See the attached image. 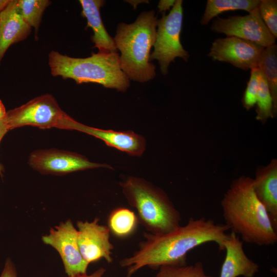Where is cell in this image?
<instances>
[{
    "label": "cell",
    "mask_w": 277,
    "mask_h": 277,
    "mask_svg": "<svg viewBox=\"0 0 277 277\" xmlns=\"http://www.w3.org/2000/svg\"><path fill=\"white\" fill-rule=\"evenodd\" d=\"M228 230L225 224L216 223L212 219L190 217L185 225L166 233L145 232L138 249L122 259L120 265L127 268V277L145 266L157 269L164 265H185L188 252L204 243L215 242L220 250H224Z\"/></svg>",
    "instance_id": "6da1fadb"
},
{
    "label": "cell",
    "mask_w": 277,
    "mask_h": 277,
    "mask_svg": "<svg viewBox=\"0 0 277 277\" xmlns=\"http://www.w3.org/2000/svg\"><path fill=\"white\" fill-rule=\"evenodd\" d=\"M221 206L225 224L243 241L259 246L276 243L277 229L255 193L253 179L242 176L235 180Z\"/></svg>",
    "instance_id": "7a4b0ae2"
},
{
    "label": "cell",
    "mask_w": 277,
    "mask_h": 277,
    "mask_svg": "<svg viewBox=\"0 0 277 277\" xmlns=\"http://www.w3.org/2000/svg\"><path fill=\"white\" fill-rule=\"evenodd\" d=\"M157 19L153 10L141 13L131 24H118L113 38L120 52V66L129 80L141 83L155 76V66L150 61L155 41Z\"/></svg>",
    "instance_id": "3957f363"
},
{
    "label": "cell",
    "mask_w": 277,
    "mask_h": 277,
    "mask_svg": "<svg viewBox=\"0 0 277 277\" xmlns=\"http://www.w3.org/2000/svg\"><path fill=\"white\" fill-rule=\"evenodd\" d=\"M48 64L53 76L73 80L76 84L94 83L107 88L125 92L130 86L122 71L117 52L92 53L86 58H75L52 50Z\"/></svg>",
    "instance_id": "277c9868"
},
{
    "label": "cell",
    "mask_w": 277,
    "mask_h": 277,
    "mask_svg": "<svg viewBox=\"0 0 277 277\" xmlns=\"http://www.w3.org/2000/svg\"><path fill=\"white\" fill-rule=\"evenodd\" d=\"M120 185L128 203L136 210L138 223L149 233L164 234L180 226V212L162 190L134 176Z\"/></svg>",
    "instance_id": "5b68a950"
},
{
    "label": "cell",
    "mask_w": 277,
    "mask_h": 277,
    "mask_svg": "<svg viewBox=\"0 0 277 277\" xmlns=\"http://www.w3.org/2000/svg\"><path fill=\"white\" fill-rule=\"evenodd\" d=\"M183 1L176 0L170 12L164 13L157 19L154 50L150 54V61H158L162 74L168 73L171 62L176 57H181L187 62L190 56L181 43L180 36L183 22Z\"/></svg>",
    "instance_id": "8992f818"
},
{
    "label": "cell",
    "mask_w": 277,
    "mask_h": 277,
    "mask_svg": "<svg viewBox=\"0 0 277 277\" xmlns=\"http://www.w3.org/2000/svg\"><path fill=\"white\" fill-rule=\"evenodd\" d=\"M67 114L55 98L46 93L8 110L5 118L9 130L25 126L62 129Z\"/></svg>",
    "instance_id": "52a82bcc"
},
{
    "label": "cell",
    "mask_w": 277,
    "mask_h": 277,
    "mask_svg": "<svg viewBox=\"0 0 277 277\" xmlns=\"http://www.w3.org/2000/svg\"><path fill=\"white\" fill-rule=\"evenodd\" d=\"M42 241L57 251L67 276L87 273L89 264L82 256L77 242V230L71 220L52 228L42 237Z\"/></svg>",
    "instance_id": "ba28073f"
},
{
    "label": "cell",
    "mask_w": 277,
    "mask_h": 277,
    "mask_svg": "<svg viewBox=\"0 0 277 277\" xmlns=\"http://www.w3.org/2000/svg\"><path fill=\"white\" fill-rule=\"evenodd\" d=\"M31 168L42 174L64 175L95 168H111L109 165L92 162L85 156L56 148L39 149L29 155Z\"/></svg>",
    "instance_id": "9c48e42d"
},
{
    "label": "cell",
    "mask_w": 277,
    "mask_h": 277,
    "mask_svg": "<svg viewBox=\"0 0 277 277\" xmlns=\"http://www.w3.org/2000/svg\"><path fill=\"white\" fill-rule=\"evenodd\" d=\"M212 31L235 36L256 43L265 48L275 44V38L262 20L258 8L245 16L217 17L210 26Z\"/></svg>",
    "instance_id": "30bf717a"
},
{
    "label": "cell",
    "mask_w": 277,
    "mask_h": 277,
    "mask_svg": "<svg viewBox=\"0 0 277 277\" xmlns=\"http://www.w3.org/2000/svg\"><path fill=\"white\" fill-rule=\"evenodd\" d=\"M265 47L235 36L215 39L208 56L213 61L227 62L233 66L248 70L257 68Z\"/></svg>",
    "instance_id": "8fae6325"
},
{
    "label": "cell",
    "mask_w": 277,
    "mask_h": 277,
    "mask_svg": "<svg viewBox=\"0 0 277 277\" xmlns=\"http://www.w3.org/2000/svg\"><path fill=\"white\" fill-rule=\"evenodd\" d=\"M99 220L95 217L91 222L78 221L76 223L80 250L89 264L101 259L108 263L113 261L114 247L110 241V230L108 226L100 224Z\"/></svg>",
    "instance_id": "7c38bea8"
},
{
    "label": "cell",
    "mask_w": 277,
    "mask_h": 277,
    "mask_svg": "<svg viewBox=\"0 0 277 277\" xmlns=\"http://www.w3.org/2000/svg\"><path fill=\"white\" fill-rule=\"evenodd\" d=\"M62 129L77 130L92 135L104 141L107 146L131 155L141 156L145 149L144 138L131 131H115L91 127L76 121L68 114Z\"/></svg>",
    "instance_id": "4fadbf2b"
},
{
    "label": "cell",
    "mask_w": 277,
    "mask_h": 277,
    "mask_svg": "<svg viewBox=\"0 0 277 277\" xmlns=\"http://www.w3.org/2000/svg\"><path fill=\"white\" fill-rule=\"evenodd\" d=\"M243 242L231 232L223 242L226 256L220 277H253L259 271V265L250 259L243 249Z\"/></svg>",
    "instance_id": "5bb4252c"
},
{
    "label": "cell",
    "mask_w": 277,
    "mask_h": 277,
    "mask_svg": "<svg viewBox=\"0 0 277 277\" xmlns=\"http://www.w3.org/2000/svg\"><path fill=\"white\" fill-rule=\"evenodd\" d=\"M17 1L10 0L0 13V65L8 48L25 39L31 32L18 12Z\"/></svg>",
    "instance_id": "9a60e30c"
},
{
    "label": "cell",
    "mask_w": 277,
    "mask_h": 277,
    "mask_svg": "<svg viewBox=\"0 0 277 277\" xmlns=\"http://www.w3.org/2000/svg\"><path fill=\"white\" fill-rule=\"evenodd\" d=\"M255 193L266 208L274 227L277 229V166L274 160L257 171L253 179Z\"/></svg>",
    "instance_id": "2e32d148"
},
{
    "label": "cell",
    "mask_w": 277,
    "mask_h": 277,
    "mask_svg": "<svg viewBox=\"0 0 277 277\" xmlns=\"http://www.w3.org/2000/svg\"><path fill=\"white\" fill-rule=\"evenodd\" d=\"M82 8V15L86 18L87 27H91L93 32L91 40L94 44L93 48L98 52H116V47L113 39L108 33L102 22L100 9L105 1L103 0H80Z\"/></svg>",
    "instance_id": "e0dca14e"
},
{
    "label": "cell",
    "mask_w": 277,
    "mask_h": 277,
    "mask_svg": "<svg viewBox=\"0 0 277 277\" xmlns=\"http://www.w3.org/2000/svg\"><path fill=\"white\" fill-rule=\"evenodd\" d=\"M260 0H208L201 24L207 25L219 14L228 11L243 10L249 13L258 8Z\"/></svg>",
    "instance_id": "ac0fdd59"
},
{
    "label": "cell",
    "mask_w": 277,
    "mask_h": 277,
    "mask_svg": "<svg viewBox=\"0 0 277 277\" xmlns=\"http://www.w3.org/2000/svg\"><path fill=\"white\" fill-rule=\"evenodd\" d=\"M257 68L263 73L268 84L273 101V115L277 108V46L265 48Z\"/></svg>",
    "instance_id": "d6986e66"
},
{
    "label": "cell",
    "mask_w": 277,
    "mask_h": 277,
    "mask_svg": "<svg viewBox=\"0 0 277 277\" xmlns=\"http://www.w3.org/2000/svg\"><path fill=\"white\" fill-rule=\"evenodd\" d=\"M138 224L136 214L124 207L113 209L108 218L110 232L119 238H127L134 233Z\"/></svg>",
    "instance_id": "ffe728a7"
},
{
    "label": "cell",
    "mask_w": 277,
    "mask_h": 277,
    "mask_svg": "<svg viewBox=\"0 0 277 277\" xmlns=\"http://www.w3.org/2000/svg\"><path fill=\"white\" fill-rule=\"evenodd\" d=\"M49 0H17L18 12L25 22L35 32V39H37L42 18L45 9L51 4Z\"/></svg>",
    "instance_id": "44dd1931"
},
{
    "label": "cell",
    "mask_w": 277,
    "mask_h": 277,
    "mask_svg": "<svg viewBox=\"0 0 277 277\" xmlns=\"http://www.w3.org/2000/svg\"><path fill=\"white\" fill-rule=\"evenodd\" d=\"M159 269L155 277H213L205 273L201 262L190 266L164 265Z\"/></svg>",
    "instance_id": "7402d4cb"
},
{
    "label": "cell",
    "mask_w": 277,
    "mask_h": 277,
    "mask_svg": "<svg viewBox=\"0 0 277 277\" xmlns=\"http://www.w3.org/2000/svg\"><path fill=\"white\" fill-rule=\"evenodd\" d=\"M259 83L256 103L257 118L265 120L273 115V101L266 80L259 69Z\"/></svg>",
    "instance_id": "603a6c76"
},
{
    "label": "cell",
    "mask_w": 277,
    "mask_h": 277,
    "mask_svg": "<svg viewBox=\"0 0 277 277\" xmlns=\"http://www.w3.org/2000/svg\"><path fill=\"white\" fill-rule=\"evenodd\" d=\"M258 10L265 25L272 35L276 38L277 1L260 0Z\"/></svg>",
    "instance_id": "cb8c5ba5"
},
{
    "label": "cell",
    "mask_w": 277,
    "mask_h": 277,
    "mask_svg": "<svg viewBox=\"0 0 277 277\" xmlns=\"http://www.w3.org/2000/svg\"><path fill=\"white\" fill-rule=\"evenodd\" d=\"M259 83V69L253 68L251 70L250 78L242 100L244 107L247 110L253 107L256 103Z\"/></svg>",
    "instance_id": "d4e9b609"
},
{
    "label": "cell",
    "mask_w": 277,
    "mask_h": 277,
    "mask_svg": "<svg viewBox=\"0 0 277 277\" xmlns=\"http://www.w3.org/2000/svg\"><path fill=\"white\" fill-rule=\"evenodd\" d=\"M0 277H18L15 267L11 259L6 260Z\"/></svg>",
    "instance_id": "484cf974"
},
{
    "label": "cell",
    "mask_w": 277,
    "mask_h": 277,
    "mask_svg": "<svg viewBox=\"0 0 277 277\" xmlns=\"http://www.w3.org/2000/svg\"><path fill=\"white\" fill-rule=\"evenodd\" d=\"M9 130L5 117L0 118V143L4 135ZM4 171V167L0 162V176H2Z\"/></svg>",
    "instance_id": "4316f807"
},
{
    "label": "cell",
    "mask_w": 277,
    "mask_h": 277,
    "mask_svg": "<svg viewBox=\"0 0 277 277\" xmlns=\"http://www.w3.org/2000/svg\"><path fill=\"white\" fill-rule=\"evenodd\" d=\"M175 2L174 0H161L159 1L157 7L160 12H165L173 6Z\"/></svg>",
    "instance_id": "83f0119b"
},
{
    "label": "cell",
    "mask_w": 277,
    "mask_h": 277,
    "mask_svg": "<svg viewBox=\"0 0 277 277\" xmlns=\"http://www.w3.org/2000/svg\"><path fill=\"white\" fill-rule=\"evenodd\" d=\"M105 272L106 269L103 267H101L90 274H87V273H85L74 276L67 277H103Z\"/></svg>",
    "instance_id": "f1b7e54d"
},
{
    "label": "cell",
    "mask_w": 277,
    "mask_h": 277,
    "mask_svg": "<svg viewBox=\"0 0 277 277\" xmlns=\"http://www.w3.org/2000/svg\"><path fill=\"white\" fill-rule=\"evenodd\" d=\"M6 111L4 105L0 100V118L5 117Z\"/></svg>",
    "instance_id": "f546056e"
},
{
    "label": "cell",
    "mask_w": 277,
    "mask_h": 277,
    "mask_svg": "<svg viewBox=\"0 0 277 277\" xmlns=\"http://www.w3.org/2000/svg\"><path fill=\"white\" fill-rule=\"evenodd\" d=\"M10 0H0V13L6 7Z\"/></svg>",
    "instance_id": "4dcf8cb0"
},
{
    "label": "cell",
    "mask_w": 277,
    "mask_h": 277,
    "mask_svg": "<svg viewBox=\"0 0 277 277\" xmlns=\"http://www.w3.org/2000/svg\"><path fill=\"white\" fill-rule=\"evenodd\" d=\"M127 2L130 3L133 6L134 9H135L138 4L142 3H148V1H127Z\"/></svg>",
    "instance_id": "1f68e13d"
}]
</instances>
